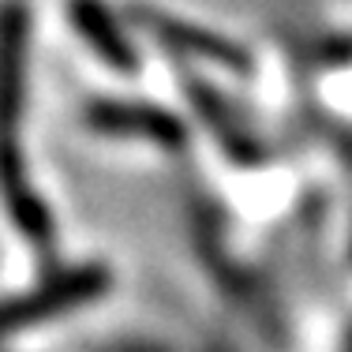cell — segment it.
Wrapping results in <instances>:
<instances>
[{
	"label": "cell",
	"instance_id": "1",
	"mask_svg": "<svg viewBox=\"0 0 352 352\" xmlns=\"http://www.w3.org/2000/svg\"><path fill=\"white\" fill-rule=\"evenodd\" d=\"M27 60H30V8L27 0H0V203L19 236L38 251L53 248L56 225L38 199L23 162V109H27Z\"/></svg>",
	"mask_w": 352,
	"mask_h": 352
},
{
	"label": "cell",
	"instance_id": "4",
	"mask_svg": "<svg viewBox=\"0 0 352 352\" xmlns=\"http://www.w3.org/2000/svg\"><path fill=\"white\" fill-rule=\"evenodd\" d=\"M87 124L105 135H150L162 142H176L180 128L173 116L157 113L150 105H120V102H94L87 105Z\"/></svg>",
	"mask_w": 352,
	"mask_h": 352
},
{
	"label": "cell",
	"instance_id": "2",
	"mask_svg": "<svg viewBox=\"0 0 352 352\" xmlns=\"http://www.w3.org/2000/svg\"><path fill=\"white\" fill-rule=\"evenodd\" d=\"M105 285H109V274L102 266H75V270L53 274L34 292L0 300V338L15 333V330H27V326H38V322H49V318L87 304Z\"/></svg>",
	"mask_w": 352,
	"mask_h": 352
},
{
	"label": "cell",
	"instance_id": "3",
	"mask_svg": "<svg viewBox=\"0 0 352 352\" xmlns=\"http://www.w3.org/2000/svg\"><path fill=\"white\" fill-rule=\"evenodd\" d=\"M68 19L102 60H109L120 72L135 68V53H131L128 38L120 34V27L113 23V15H109L102 0H68Z\"/></svg>",
	"mask_w": 352,
	"mask_h": 352
}]
</instances>
